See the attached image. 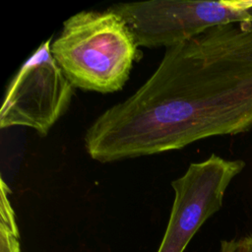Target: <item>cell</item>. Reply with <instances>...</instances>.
<instances>
[{
	"instance_id": "1",
	"label": "cell",
	"mask_w": 252,
	"mask_h": 252,
	"mask_svg": "<svg viewBox=\"0 0 252 252\" xmlns=\"http://www.w3.org/2000/svg\"><path fill=\"white\" fill-rule=\"evenodd\" d=\"M252 127V29L231 24L166 48L129 97L104 110L85 134L99 162L182 149Z\"/></svg>"
},
{
	"instance_id": "2",
	"label": "cell",
	"mask_w": 252,
	"mask_h": 252,
	"mask_svg": "<svg viewBox=\"0 0 252 252\" xmlns=\"http://www.w3.org/2000/svg\"><path fill=\"white\" fill-rule=\"evenodd\" d=\"M138 47L125 20L108 8L68 18L50 51L75 88L109 94L128 81Z\"/></svg>"
},
{
	"instance_id": "3",
	"label": "cell",
	"mask_w": 252,
	"mask_h": 252,
	"mask_svg": "<svg viewBox=\"0 0 252 252\" xmlns=\"http://www.w3.org/2000/svg\"><path fill=\"white\" fill-rule=\"evenodd\" d=\"M130 28L138 46L169 47L211 29L247 24L252 1L150 0L110 7Z\"/></svg>"
},
{
	"instance_id": "4",
	"label": "cell",
	"mask_w": 252,
	"mask_h": 252,
	"mask_svg": "<svg viewBox=\"0 0 252 252\" xmlns=\"http://www.w3.org/2000/svg\"><path fill=\"white\" fill-rule=\"evenodd\" d=\"M51 41H44L9 83L0 108L1 129L23 126L45 136L69 108L75 87L54 60Z\"/></svg>"
},
{
	"instance_id": "5",
	"label": "cell",
	"mask_w": 252,
	"mask_h": 252,
	"mask_svg": "<svg viewBox=\"0 0 252 252\" xmlns=\"http://www.w3.org/2000/svg\"><path fill=\"white\" fill-rule=\"evenodd\" d=\"M244 166L241 159L214 154L190 163L184 174L171 182L174 199L158 252H183L202 224L221 208L228 185Z\"/></svg>"
},
{
	"instance_id": "6",
	"label": "cell",
	"mask_w": 252,
	"mask_h": 252,
	"mask_svg": "<svg viewBox=\"0 0 252 252\" xmlns=\"http://www.w3.org/2000/svg\"><path fill=\"white\" fill-rule=\"evenodd\" d=\"M11 191L1 178L0 202V252H21L20 235L16 216L10 202Z\"/></svg>"
},
{
	"instance_id": "7",
	"label": "cell",
	"mask_w": 252,
	"mask_h": 252,
	"mask_svg": "<svg viewBox=\"0 0 252 252\" xmlns=\"http://www.w3.org/2000/svg\"><path fill=\"white\" fill-rule=\"evenodd\" d=\"M220 252H252V233L238 239L221 241Z\"/></svg>"
},
{
	"instance_id": "8",
	"label": "cell",
	"mask_w": 252,
	"mask_h": 252,
	"mask_svg": "<svg viewBox=\"0 0 252 252\" xmlns=\"http://www.w3.org/2000/svg\"><path fill=\"white\" fill-rule=\"evenodd\" d=\"M248 24H249V26H250L251 29H252V17H251V20H250V22H249Z\"/></svg>"
}]
</instances>
